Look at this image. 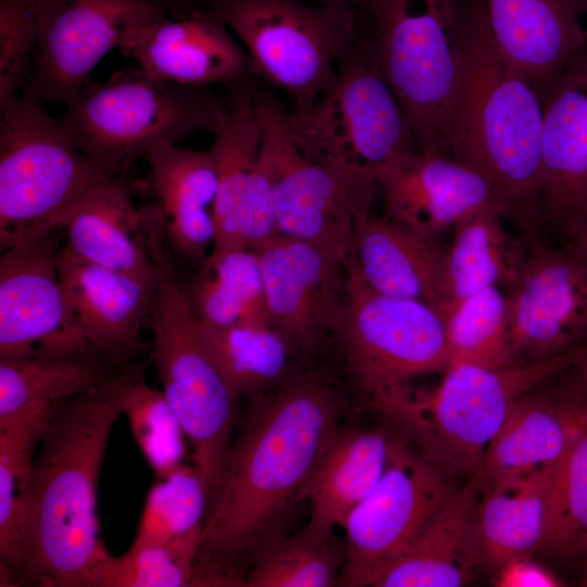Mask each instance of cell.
<instances>
[{"mask_svg":"<svg viewBox=\"0 0 587 587\" xmlns=\"http://www.w3.org/2000/svg\"><path fill=\"white\" fill-rule=\"evenodd\" d=\"M571 367L574 369L577 380L587 390V338L576 349L575 359Z\"/></svg>","mask_w":587,"mask_h":587,"instance_id":"obj_45","label":"cell"},{"mask_svg":"<svg viewBox=\"0 0 587 587\" xmlns=\"http://www.w3.org/2000/svg\"><path fill=\"white\" fill-rule=\"evenodd\" d=\"M364 16L417 149L449 154L466 21L457 0H372Z\"/></svg>","mask_w":587,"mask_h":587,"instance_id":"obj_8","label":"cell"},{"mask_svg":"<svg viewBox=\"0 0 587 587\" xmlns=\"http://www.w3.org/2000/svg\"><path fill=\"white\" fill-rule=\"evenodd\" d=\"M504 209L482 207L454 226L452 245L446 250L441 319L464 299L490 287L509 289L525 262L528 245L512 232Z\"/></svg>","mask_w":587,"mask_h":587,"instance_id":"obj_30","label":"cell"},{"mask_svg":"<svg viewBox=\"0 0 587 587\" xmlns=\"http://www.w3.org/2000/svg\"><path fill=\"white\" fill-rule=\"evenodd\" d=\"M57 263L70 310L97 349L118 361L136 352L148 323L155 277L86 262L65 246L60 247Z\"/></svg>","mask_w":587,"mask_h":587,"instance_id":"obj_23","label":"cell"},{"mask_svg":"<svg viewBox=\"0 0 587 587\" xmlns=\"http://www.w3.org/2000/svg\"><path fill=\"white\" fill-rule=\"evenodd\" d=\"M496 586L500 587H554L561 582L530 558L515 560L495 573Z\"/></svg>","mask_w":587,"mask_h":587,"instance_id":"obj_43","label":"cell"},{"mask_svg":"<svg viewBox=\"0 0 587 587\" xmlns=\"http://www.w3.org/2000/svg\"><path fill=\"white\" fill-rule=\"evenodd\" d=\"M200 329L214 363L237 399L268 391L288 376L294 350L271 323L241 322L226 327L200 323Z\"/></svg>","mask_w":587,"mask_h":587,"instance_id":"obj_35","label":"cell"},{"mask_svg":"<svg viewBox=\"0 0 587 587\" xmlns=\"http://www.w3.org/2000/svg\"><path fill=\"white\" fill-rule=\"evenodd\" d=\"M540 229L559 236L587 193V46L542 92Z\"/></svg>","mask_w":587,"mask_h":587,"instance_id":"obj_22","label":"cell"},{"mask_svg":"<svg viewBox=\"0 0 587 587\" xmlns=\"http://www.w3.org/2000/svg\"><path fill=\"white\" fill-rule=\"evenodd\" d=\"M209 490L193 465L183 464L149 489L133 545L164 544L202 527Z\"/></svg>","mask_w":587,"mask_h":587,"instance_id":"obj_39","label":"cell"},{"mask_svg":"<svg viewBox=\"0 0 587 587\" xmlns=\"http://www.w3.org/2000/svg\"><path fill=\"white\" fill-rule=\"evenodd\" d=\"M527 245L523 267L504 290L516 364L570 352L587 338V260L563 239Z\"/></svg>","mask_w":587,"mask_h":587,"instance_id":"obj_16","label":"cell"},{"mask_svg":"<svg viewBox=\"0 0 587 587\" xmlns=\"http://www.w3.org/2000/svg\"><path fill=\"white\" fill-rule=\"evenodd\" d=\"M33 84L46 102L67 104L113 49L176 13L172 0H37Z\"/></svg>","mask_w":587,"mask_h":587,"instance_id":"obj_14","label":"cell"},{"mask_svg":"<svg viewBox=\"0 0 587 587\" xmlns=\"http://www.w3.org/2000/svg\"><path fill=\"white\" fill-rule=\"evenodd\" d=\"M145 159L172 252L202 262L215 241L217 179L210 151L163 141L153 146Z\"/></svg>","mask_w":587,"mask_h":587,"instance_id":"obj_25","label":"cell"},{"mask_svg":"<svg viewBox=\"0 0 587 587\" xmlns=\"http://www.w3.org/2000/svg\"><path fill=\"white\" fill-rule=\"evenodd\" d=\"M317 4L338 7L357 11L365 14L372 0H309Z\"/></svg>","mask_w":587,"mask_h":587,"instance_id":"obj_46","label":"cell"},{"mask_svg":"<svg viewBox=\"0 0 587 587\" xmlns=\"http://www.w3.org/2000/svg\"><path fill=\"white\" fill-rule=\"evenodd\" d=\"M175 4L176 13H184L210 7L212 0H172Z\"/></svg>","mask_w":587,"mask_h":587,"instance_id":"obj_47","label":"cell"},{"mask_svg":"<svg viewBox=\"0 0 587 587\" xmlns=\"http://www.w3.org/2000/svg\"><path fill=\"white\" fill-rule=\"evenodd\" d=\"M575 1L577 3L579 12L583 10H587V0H575Z\"/></svg>","mask_w":587,"mask_h":587,"instance_id":"obj_48","label":"cell"},{"mask_svg":"<svg viewBox=\"0 0 587 587\" xmlns=\"http://www.w3.org/2000/svg\"><path fill=\"white\" fill-rule=\"evenodd\" d=\"M122 409L140 452L158 478L184 464L185 432L163 391L149 386L143 374L126 387Z\"/></svg>","mask_w":587,"mask_h":587,"instance_id":"obj_41","label":"cell"},{"mask_svg":"<svg viewBox=\"0 0 587 587\" xmlns=\"http://www.w3.org/2000/svg\"><path fill=\"white\" fill-rule=\"evenodd\" d=\"M63 230L22 241L0 257V359L101 353L75 321L57 263ZM105 355V354H104Z\"/></svg>","mask_w":587,"mask_h":587,"instance_id":"obj_15","label":"cell"},{"mask_svg":"<svg viewBox=\"0 0 587 587\" xmlns=\"http://www.w3.org/2000/svg\"><path fill=\"white\" fill-rule=\"evenodd\" d=\"M395 435L386 428L338 429L325 450L303 499L310 502L304 528L330 536L384 475Z\"/></svg>","mask_w":587,"mask_h":587,"instance_id":"obj_31","label":"cell"},{"mask_svg":"<svg viewBox=\"0 0 587 587\" xmlns=\"http://www.w3.org/2000/svg\"><path fill=\"white\" fill-rule=\"evenodd\" d=\"M37 39V0H0V108L27 84Z\"/></svg>","mask_w":587,"mask_h":587,"instance_id":"obj_42","label":"cell"},{"mask_svg":"<svg viewBox=\"0 0 587 587\" xmlns=\"http://www.w3.org/2000/svg\"><path fill=\"white\" fill-rule=\"evenodd\" d=\"M555 467L491 489L480 488L472 526L478 571L495 574L541 548Z\"/></svg>","mask_w":587,"mask_h":587,"instance_id":"obj_29","label":"cell"},{"mask_svg":"<svg viewBox=\"0 0 587 587\" xmlns=\"http://www.w3.org/2000/svg\"><path fill=\"white\" fill-rule=\"evenodd\" d=\"M65 248L89 263L154 278L142 208L126 178H108L89 189L62 224Z\"/></svg>","mask_w":587,"mask_h":587,"instance_id":"obj_28","label":"cell"},{"mask_svg":"<svg viewBox=\"0 0 587 587\" xmlns=\"http://www.w3.org/2000/svg\"><path fill=\"white\" fill-rule=\"evenodd\" d=\"M253 250L271 323L292 350L309 353L333 338L347 287L348 259L283 235Z\"/></svg>","mask_w":587,"mask_h":587,"instance_id":"obj_18","label":"cell"},{"mask_svg":"<svg viewBox=\"0 0 587 587\" xmlns=\"http://www.w3.org/2000/svg\"><path fill=\"white\" fill-rule=\"evenodd\" d=\"M376 186L383 193L384 216L432 240L477 209L501 205L492 184L476 167L450 154L419 149L385 166Z\"/></svg>","mask_w":587,"mask_h":587,"instance_id":"obj_19","label":"cell"},{"mask_svg":"<svg viewBox=\"0 0 587 587\" xmlns=\"http://www.w3.org/2000/svg\"><path fill=\"white\" fill-rule=\"evenodd\" d=\"M455 489L401 435L395 436L384 475L345 522L347 546L338 585L373 586Z\"/></svg>","mask_w":587,"mask_h":587,"instance_id":"obj_13","label":"cell"},{"mask_svg":"<svg viewBox=\"0 0 587 587\" xmlns=\"http://www.w3.org/2000/svg\"><path fill=\"white\" fill-rule=\"evenodd\" d=\"M558 237L570 242L587 260V193Z\"/></svg>","mask_w":587,"mask_h":587,"instance_id":"obj_44","label":"cell"},{"mask_svg":"<svg viewBox=\"0 0 587 587\" xmlns=\"http://www.w3.org/2000/svg\"><path fill=\"white\" fill-rule=\"evenodd\" d=\"M141 374V364L125 363L55 405L34 460L20 584L86 587L109 552L99 536L98 479L124 391Z\"/></svg>","mask_w":587,"mask_h":587,"instance_id":"obj_2","label":"cell"},{"mask_svg":"<svg viewBox=\"0 0 587 587\" xmlns=\"http://www.w3.org/2000/svg\"><path fill=\"white\" fill-rule=\"evenodd\" d=\"M450 366L471 364L501 369L516 364L510 340L507 292L499 287L482 290L442 317Z\"/></svg>","mask_w":587,"mask_h":587,"instance_id":"obj_36","label":"cell"},{"mask_svg":"<svg viewBox=\"0 0 587 587\" xmlns=\"http://www.w3.org/2000/svg\"><path fill=\"white\" fill-rule=\"evenodd\" d=\"M349 259L373 290L438 313L446 250L436 240L367 212L357 220Z\"/></svg>","mask_w":587,"mask_h":587,"instance_id":"obj_26","label":"cell"},{"mask_svg":"<svg viewBox=\"0 0 587 587\" xmlns=\"http://www.w3.org/2000/svg\"><path fill=\"white\" fill-rule=\"evenodd\" d=\"M54 408L0 423V563L10 583H20L34 460Z\"/></svg>","mask_w":587,"mask_h":587,"instance_id":"obj_34","label":"cell"},{"mask_svg":"<svg viewBox=\"0 0 587 587\" xmlns=\"http://www.w3.org/2000/svg\"><path fill=\"white\" fill-rule=\"evenodd\" d=\"M251 398L210 501L191 586H245L240 563L277 538L339 429L341 399L316 375H288Z\"/></svg>","mask_w":587,"mask_h":587,"instance_id":"obj_1","label":"cell"},{"mask_svg":"<svg viewBox=\"0 0 587 587\" xmlns=\"http://www.w3.org/2000/svg\"><path fill=\"white\" fill-rule=\"evenodd\" d=\"M226 114L227 105L210 87L160 78L135 64L107 80L90 79L59 121L95 163L112 177L126 178L133 163L157 143L215 135Z\"/></svg>","mask_w":587,"mask_h":587,"instance_id":"obj_7","label":"cell"},{"mask_svg":"<svg viewBox=\"0 0 587 587\" xmlns=\"http://www.w3.org/2000/svg\"><path fill=\"white\" fill-rule=\"evenodd\" d=\"M45 102L30 80L0 108L1 252L62 230L65 216L89 189L116 178L77 147Z\"/></svg>","mask_w":587,"mask_h":587,"instance_id":"obj_9","label":"cell"},{"mask_svg":"<svg viewBox=\"0 0 587 587\" xmlns=\"http://www.w3.org/2000/svg\"><path fill=\"white\" fill-rule=\"evenodd\" d=\"M586 423L587 390L578 380L567 396L547 390V383L523 395L488 444L482 490L558 464Z\"/></svg>","mask_w":587,"mask_h":587,"instance_id":"obj_21","label":"cell"},{"mask_svg":"<svg viewBox=\"0 0 587 587\" xmlns=\"http://www.w3.org/2000/svg\"><path fill=\"white\" fill-rule=\"evenodd\" d=\"M480 495V470L438 509L415 539L376 576L373 587H459L476 565L472 526Z\"/></svg>","mask_w":587,"mask_h":587,"instance_id":"obj_27","label":"cell"},{"mask_svg":"<svg viewBox=\"0 0 587 587\" xmlns=\"http://www.w3.org/2000/svg\"><path fill=\"white\" fill-rule=\"evenodd\" d=\"M345 558L332 535L303 528L288 538H276L253 557L245 576L249 587H330L338 583Z\"/></svg>","mask_w":587,"mask_h":587,"instance_id":"obj_38","label":"cell"},{"mask_svg":"<svg viewBox=\"0 0 587 587\" xmlns=\"http://www.w3.org/2000/svg\"><path fill=\"white\" fill-rule=\"evenodd\" d=\"M253 99L278 235L348 259L357 220L371 207L300 150L289 129L288 110L273 95L253 85Z\"/></svg>","mask_w":587,"mask_h":587,"instance_id":"obj_12","label":"cell"},{"mask_svg":"<svg viewBox=\"0 0 587 587\" xmlns=\"http://www.w3.org/2000/svg\"><path fill=\"white\" fill-rule=\"evenodd\" d=\"M333 339L370 401L421 375L444 373L450 365L441 316L423 302L373 290L349 258Z\"/></svg>","mask_w":587,"mask_h":587,"instance_id":"obj_11","label":"cell"},{"mask_svg":"<svg viewBox=\"0 0 587 587\" xmlns=\"http://www.w3.org/2000/svg\"><path fill=\"white\" fill-rule=\"evenodd\" d=\"M203 325L271 323L258 253L250 248L212 249L186 286ZM272 324V323H271Z\"/></svg>","mask_w":587,"mask_h":587,"instance_id":"obj_33","label":"cell"},{"mask_svg":"<svg viewBox=\"0 0 587 587\" xmlns=\"http://www.w3.org/2000/svg\"><path fill=\"white\" fill-rule=\"evenodd\" d=\"M484 12L499 50L541 93L587 46L575 0H486Z\"/></svg>","mask_w":587,"mask_h":587,"instance_id":"obj_24","label":"cell"},{"mask_svg":"<svg viewBox=\"0 0 587 587\" xmlns=\"http://www.w3.org/2000/svg\"><path fill=\"white\" fill-rule=\"evenodd\" d=\"M227 114L210 148L217 189L212 249L245 248L277 234L273 192L261 160L251 78L229 86Z\"/></svg>","mask_w":587,"mask_h":587,"instance_id":"obj_17","label":"cell"},{"mask_svg":"<svg viewBox=\"0 0 587 587\" xmlns=\"http://www.w3.org/2000/svg\"><path fill=\"white\" fill-rule=\"evenodd\" d=\"M248 53L253 75L286 93L291 109L313 103L361 40L364 15L309 0H212Z\"/></svg>","mask_w":587,"mask_h":587,"instance_id":"obj_10","label":"cell"},{"mask_svg":"<svg viewBox=\"0 0 587 587\" xmlns=\"http://www.w3.org/2000/svg\"><path fill=\"white\" fill-rule=\"evenodd\" d=\"M587 547V423L557 464L540 549L561 557Z\"/></svg>","mask_w":587,"mask_h":587,"instance_id":"obj_40","label":"cell"},{"mask_svg":"<svg viewBox=\"0 0 587 587\" xmlns=\"http://www.w3.org/2000/svg\"><path fill=\"white\" fill-rule=\"evenodd\" d=\"M288 125L300 150L370 207L378 173L417 149L402 105L377 63L367 28L328 89L310 105L288 110Z\"/></svg>","mask_w":587,"mask_h":587,"instance_id":"obj_5","label":"cell"},{"mask_svg":"<svg viewBox=\"0 0 587 587\" xmlns=\"http://www.w3.org/2000/svg\"><path fill=\"white\" fill-rule=\"evenodd\" d=\"M202 527L164 544L132 545L118 557L108 552L90 571L86 587L191 586Z\"/></svg>","mask_w":587,"mask_h":587,"instance_id":"obj_37","label":"cell"},{"mask_svg":"<svg viewBox=\"0 0 587 587\" xmlns=\"http://www.w3.org/2000/svg\"><path fill=\"white\" fill-rule=\"evenodd\" d=\"M576 349L501 369L453 365L433 389L416 391L409 384L370 403L432 466L450 479L470 478L512 404L571 369Z\"/></svg>","mask_w":587,"mask_h":587,"instance_id":"obj_4","label":"cell"},{"mask_svg":"<svg viewBox=\"0 0 587 587\" xmlns=\"http://www.w3.org/2000/svg\"><path fill=\"white\" fill-rule=\"evenodd\" d=\"M121 51L146 72L188 86L229 87L254 76L248 53L210 8L160 20Z\"/></svg>","mask_w":587,"mask_h":587,"instance_id":"obj_20","label":"cell"},{"mask_svg":"<svg viewBox=\"0 0 587 587\" xmlns=\"http://www.w3.org/2000/svg\"><path fill=\"white\" fill-rule=\"evenodd\" d=\"M582 555L585 557V560H586V579H585V582L587 583V547L585 548Z\"/></svg>","mask_w":587,"mask_h":587,"instance_id":"obj_49","label":"cell"},{"mask_svg":"<svg viewBox=\"0 0 587 587\" xmlns=\"http://www.w3.org/2000/svg\"><path fill=\"white\" fill-rule=\"evenodd\" d=\"M149 252L155 272L148 319L151 357L162 391L190 442L193 466L212 498L235 437L238 399L208 350L170 247L154 239Z\"/></svg>","mask_w":587,"mask_h":587,"instance_id":"obj_6","label":"cell"},{"mask_svg":"<svg viewBox=\"0 0 587 587\" xmlns=\"http://www.w3.org/2000/svg\"><path fill=\"white\" fill-rule=\"evenodd\" d=\"M542 95L499 50L484 10L465 21L449 154L480 171L526 239L541 235Z\"/></svg>","mask_w":587,"mask_h":587,"instance_id":"obj_3","label":"cell"},{"mask_svg":"<svg viewBox=\"0 0 587 587\" xmlns=\"http://www.w3.org/2000/svg\"><path fill=\"white\" fill-rule=\"evenodd\" d=\"M120 362L100 353L0 359V423L53 409L108 379Z\"/></svg>","mask_w":587,"mask_h":587,"instance_id":"obj_32","label":"cell"}]
</instances>
